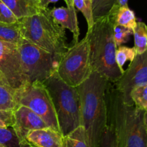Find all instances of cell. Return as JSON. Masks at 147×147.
Returning a JSON list of instances; mask_svg holds the SVG:
<instances>
[{
  "mask_svg": "<svg viewBox=\"0 0 147 147\" xmlns=\"http://www.w3.org/2000/svg\"><path fill=\"white\" fill-rule=\"evenodd\" d=\"M14 110L0 109V129L12 128L14 123Z\"/></svg>",
  "mask_w": 147,
  "mask_h": 147,
  "instance_id": "26",
  "label": "cell"
},
{
  "mask_svg": "<svg viewBox=\"0 0 147 147\" xmlns=\"http://www.w3.org/2000/svg\"><path fill=\"white\" fill-rule=\"evenodd\" d=\"M131 34H133V31L130 29L119 25L113 26V35L116 47L122 45L123 43L127 42Z\"/></svg>",
  "mask_w": 147,
  "mask_h": 147,
  "instance_id": "25",
  "label": "cell"
},
{
  "mask_svg": "<svg viewBox=\"0 0 147 147\" xmlns=\"http://www.w3.org/2000/svg\"><path fill=\"white\" fill-rule=\"evenodd\" d=\"M117 5H119L118 0H92L93 21L108 15L112 9Z\"/></svg>",
  "mask_w": 147,
  "mask_h": 147,
  "instance_id": "20",
  "label": "cell"
},
{
  "mask_svg": "<svg viewBox=\"0 0 147 147\" xmlns=\"http://www.w3.org/2000/svg\"><path fill=\"white\" fill-rule=\"evenodd\" d=\"M113 14L95 20L93 27L86 33L90 51V60L93 71L97 72L107 81L115 83L123 72L116 62V46L113 35Z\"/></svg>",
  "mask_w": 147,
  "mask_h": 147,
  "instance_id": "3",
  "label": "cell"
},
{
  "mask_svg": "<svg viewBox=\"0 0 147 147\" xmlns=\"http://www.w3.org/2000/svg\"><path fill=\"white\" fill-rule=\"evenodd\" d=\"M75 8L80 11L87 22L88 30L94 24L92 14V0H73Z\"/></svg>",
  "mask_w": 147,
  "mask_h": 147,
  "instance_id": "24",
  "label": "cell"
},
{
  "mask_svg": "<svg viewBox=\"0 0 147 147\" xmlns=\"http://www.w3.org/2000/svg\"><path fill=\"white\" fill-rule=\"evenodd\" d=\"M62 147H90L81 126L63 136Z\"/></svg>",
  "mask_w": 147,
  "mask_h": 147,
  "instance_id": "17",
  "label": "cell"
},
{
  "mask_svg": "<svg viewBox=\"0 0 147 147\" xmlns=\"http://www.w3.org/2000/svg\"><path fill=\"white\" fill-rule=\"evenodd\" d=\"M111 12L113 14V26H122L130 29L132 31L136 28L137 24L136 15L129 6L119 7L117 5L112 9Z\"/></svg>",
  "mask_w": 147,
  "mask_h": 147,
  "instance_id": "15",
  "label": "cell"
},
{
  "mask_svg": "<svg viewBox=\"0 0 147 147\" xmlns=\"http://www.w3.org/2000/svg\"><path fill=\"white\" fill-rule=\"evenodd\" d=\"M3 81H4V80H3Z\"/></svg>",
  "mask_w": 147,
  "mask_h": 147,
  "instance_id": "32",
  "label": "cell"
},
{
  "mask_svg": "<svg viewBox=\"0 0 147 147\" xmlns=\"http://www.w3.org/2000/svg\"><path fill=\"white\" fill-rule=\"evenodd\" d=\"M65 1L67 7H54L50 9V12L56 24L73 33V44H76L79 41L80 36L76 8L73 5V0H65Z\"/></svg>",
  "mask_w": 147,
  "mask_h": 147,
  "instance_id": "12",
  "label": "cell"
},
{
  "mask_svg": "<svg viewBox=\"0 0 147 147\" xmlns=\"http://www.w3.org/2000/svg\"><path fill=\"white\" fill-rule=\"evenodd\" d=\"M22 39L19 22L14 24L0 22V41L19 45Z\"/></svg>",
  "mask_w": 147,
  "mask_h": 147,
  "instance_id": "16",
  "label": "cell"
},
{
  "mask_svg": "<svg viewBox=\"0 0 147 147\" xmlns=\"http://www.w3.org/2000/svg\"><path fill=\"white\" fill-rule=\"evenodd\" d=\"M107 126L115 135L117 147H147V111L125 103L112 83L106 90Z\"/></svg>",
  "mask_w": 147,
  "mask_h": 147,
  "instance_id": "1",
  "label": "cell"
},
{
  "mask_svg": "<svg viewBox=\"0 0 147 147\" xmlns=\"http://www.w3.org/2000/svg\"><path fill=\"white\" fill-rule=\"evenodd\" d=\"M63 136L60 131L47 126L29 132L25 142L32 147H62Z\"/></svg>",
  "mask_w": 147,
  "mask_h": 147,
  "instance_id": "13",
  "label": "cell"
},
{
  "mask_svg": "<svg viewBox=\"0 0 147 147\" xmlns=\"http://www.w3.org/2000/svg\"><path fill=\"white\" fill-rule=\"evenodd\" d=\"M128 1L129 0H118V4L119 7H126V6H128Z\"/></svg>",
  "mask_w": 147,
  "mask_h": 147,
  "instance_id": "30",
  "label": "cell"
},
{
  "mask_svg": "<svg viewBox=\"0 0 147 147\" xmlns=\"http://www.w3.org/2000/svg\"><path fill=\"white\" fill-rule=\"evenodd\" d=\"M23 39L58 57L68 49L65 30L55 22L50 9L19 20Z\"/></svg>",
  "mask_w": 147,
  "mask_h": 147,
  "instance_id": "4",
  "label": "cell"
},
{
  "mask_svg": "<svg viewBox=\"0 0 147 147\" xmlns=\"http://www.w3.org/2000/svg\"><path fill=\"white\" fill-rule=\"evenodd\" d=\"M92 71L88 41L86 36L68 47L61 56L56 73L65 83L76 88L90 76Z\"/></svg>",
  "mask_w": 147,
  "mask_h": 147,
  "instance_id": "6",
  "label": "cell"
},
{
  "mask_svg": "<svg viewBox=\"0 0 147 147\" xmlns=\"http://www.w3.org/2000/svg\"><path fill=\"white\" fill-rule=\"evenodd\" d=\"M106 78L96 71L77 88L80 98V126L84 129L90 147H99L107 126Z\"/></svg>",
  "mask_w": 147,
  "mask_h": 147,
  "instance_id": "2",
  "label": "cell"
},
{
  "mask_svg": "<svg viewBox=\"0 0 147 147\" xmlns=\"http://www.w3.org/2000/svg\"><path fill=\"white\" fill-rule=\"evenodd\" d=\"M0 147H5V146H3V145H1V144H0Z\"/></svg>",
  "mask_w": 147,
  "mask_h": 147,
  "instance_id": "31",
  "label": "cell"
},
{
  "mask_svg": "<svg viewBox=\"0 0 147 147\" xmlns=\"http://www.w3.org/2000/svg\"><path fill=\"white\" fill-rule=\"evenodd\" d=\"M99 147H117L115 135L109 126H106L103 131Z\"/></svg>",
  "mask_w": 147,
  "mask_h": 147,
  "instance_id": "28",
  "label": "cell"
},
{
  "mask_svg": "<svg viewBox=\"0 0 147 147\" xmlns=\"http://www.w3.org/2000/svg\"><path fill=\"white\" fill-rule=\"evenodd\" d=\"M19 22L18 19L7 7V6L0 0V22L5 24H14Z\"/></svg>",
  "mask_w": 147,
  "mask_h": 147,
  "instance_id": "27",
  "label": "cell"
},
{
  "mask_svg": "<svg viewBox=\"0 0 147 147\" xmlns=\"http://www.w3.org/2000/svg\"><path fill=\"white\" fill-rule=\"evenodd\" d=\"M0 78L14 90L28 83L17 45L0 41Z\"/></svg>",
  "mask_w": 147,
  "mask_h": 147,
  "instance_id": "9",
  "label": "cell"
},
{
  "mask_svg": "<svg viewBox=\"0 0 147 147\" xmlns=\"http://www.w3.org/2000/svg\"><path fill=\"white\" fill-rule=\"evenodd\" d=\"M14 123L12 129L19 139L24 142L30 131L48 126L38 115L25 106L18 105L14 110Z\"/></svg>",
  "mask_w": 147,
  "mask_h": 147,
  "instance_id": "11",
  "label": "cell"
},
{
  "mask_svg": "<svg viewBox=\"0 0 147 147\" xmlns=\"http://www.w3.org/2000/svg\"><path fill=\"white\" fill-rule=\"evenodd\" d=\"M130 98L136 107L147 111V84L134 88L131 92Z\"/></svg>",
  "mask_w": 147,
  "mask_h": 147,
  "instance_id": "23",
  "label": "cell"
},
{
  "mask_svg": "<svg viewBox=\"0 0 147 147\" xmlns=\"http://www.w3.org/2000/svg\"><path fill=\"white\" fill-rule=\"evenodd\" d=\"M18 50L22 67L27 83H43L57 71L60 57L22 39Z\"/></svg>",
  "mask_w": 147,
  "mask_h": 147,
  "instance_id": "7",
  "label": "cell"
},
{
  "mask_svg": "<svg viewBox=\"0 0 147 147\" xmlns=\"http://www.w3.org/2000/svg\"><path fill=\"white\" fill-rule=\"evenodd\" d=\"M14 90L0 78V109L14 110L17 107Z\"/></svg>",
  "mask_w": 147,
  "mask_h": 147,
  "instance_id": "18",
  "label": "cell"
},
{
  "mask_svg": "<svg viewBox=\"0 0 147 147\" xmlns=\"http://www.w3.org/2000/svg\"><path fill=\"white\" fill-rule=\"evenodd\" d=\"M134 46L137 55L146 53L147 50V27L143 22H137L136 28L133 31Z\"/></svg>",
  "mask_w": 147,
  "mask_h": 147,
  "instance_id": "19",
  "label": "cell"
},
{
  "mask_svg": "<svg viewBox=\"0 0 147 147\" xmlns=\"http://www.w3.org/2000/svg\"><path fill=\"white\" fill-rule=\"evenodd\" d=\"M0 144L5 147H32L19 139L12 128L0 129Z\"/></svg>",
  "mask_w": 147,
  "mask_h": 147,
  "instance_id": "21",
  "label": "cell"
},
{
  "mask_svg": "<svg viewBox=\"0 0 147 147\" xmlns=\"http://www.w3.org/2000/svg\"><path fill=\"white\" fill-rule=\"evenodd\" d=\"M113 84L122 95L125 103H134L130 98L131 90L137 86L147 84V52L137 55L120 78Z\"/></svg>",
  "mask_w": 147,
  "mask_h": 147,
  "instance_id": "10",
  "label": "cell"
},
{
  "mask_svg": "<svg viewBox=\"0 0 147 147\" xmlns=\"http://www.w3.org/2000/svg\"><path fill=\"white\" fill-rule=\"evenodd\" d=\"M42 83L51 98L63 136L80 126V98L77 88L65 83L56 72Z\"/></svg>",
  "mask_w": 147,
  "mask_h": 147,
  "instance_id": "5",
  "label": "cell"
},
{
  "mask_svg": "<svg viewBox=\"0 0 147 147\" xmlns=\"http://www.w3.org/2000/svg\"><path fill=\"white\" fill-rule=\"evenodd\" d=\"M40 1V6L42 9L48 8V5L51 3H56L59 0H39Z\"/></svg>",
  "mask_w": 147,
  "mask_h": 147,
  "instance_id": "29",
  "label": "cell"
},
{
  "mask_svg": "<svg viewBox=\"0 0 147 147\" xmlns=\"http://www.w3.org/2000/svg\"><path fill=\"white\" fill-rule=\"evenodd\" d=\"M18 20L38 14L42 10L39 0H1Z\"/></svg>",
  "mask_w": 147,
  "mask_h": 147,
  "instance_id": "14",
  "label": "cell"
},
{
  "mask_svg": "<svg viewBox=\"0 0 147 147\" xmlns=\"http://www.w3.org/2000/svg\"><path fill=\"white\" fill-rule=\"evenodd\" d=\"M14 97L17 106L28 108L38 115L47 126L60 131L51 98L42 83H27L14 90Z\"/></svg>",
  "mask_w": 147,
  "mask_h": 147,
  "instance_id": "8",
  "label": "cell"
},
{
  "mask_svg": "<svg viewBox=\"0 0 147 147\" xmlns=\"http://www.w3.org/2000/svg\"><path fill=\"white\" fill-rule=\"evenodd\" d=\"M137 55L134 47H129L127 46L121 45L116 48V62L118 67L122 72L124 71L123 67L126 61H130L131 63L136 56Z\"/></svg>",
  "mask_w": 147,
  "mask_h": 147,
  "instance_id": "22",
  "label": "cell"
}]
</instances>
